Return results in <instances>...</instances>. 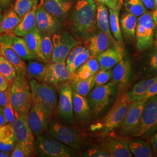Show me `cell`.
<instances>
[{
	"mask_svg": "<svg viewBox=\"0 0 157 157\" xmlns=\"http://www.w3.org/2000/svg\"><path fill=\"white\" fill-rule=\"evenodd\" d=\"M97 4L94 0H76L69 15V32L80 41H85L96 30Z\"/></svg>",
	"mask_w": 157,
	"mask_h": 157,
	"instance_id": "obj_1",
	"label": "cell"
},
{
	"mask_svg": "<svg viewBox=\"0 0 157 157\" xmlns=\"http://www.w3.org/2000/svg\"><path fill=\"white\" fill-rule=\"evenodd\" d=\"M28 80L33 103L39 105L51 121L58 113V93L56 87L45 82H40L34 78Z\"/></svg>",
	"mask_w": 157,
	"mask_h": 157,
	"instance_id": "obj_2",
	"label": "cell"
},
{
	"mask_svg": "<svg viewBox=\"0 0 157 157\" xmlns=\"http://www.w3.org/2000/svg\"><path fill=\"white\" fill-rule=\"evenodd\" d=\"M130 103L126 93L119 95L104 118L100 122L93 124L91 130L104 136L111 133L121 126Z\"/></svg>",
	"mask_w": 157,
	"mask_h": 157,
	"instance_id": "obj_3",
	"label": "cell"
},
{
	"mask_svg": "<svg viewBox=\"0 0 157 157\" xmlns=\"http://www.w3.org/2000/svg\"><path fill=\"white\" fill-rule=\"evenodd\" d=\"M10 100L18 117L28 118L33 101L26 76H17L10 86Z\"/></svg>",
	"mask_w": 157,
	"mask_h": 157,
	"instance_id": "obj_4",
	"label": "cell"
},
{
	"mask_svg": "<svg viewBox=\"0 0 157 157\" xmlns=\"http://www.w3.org/2000/svg\"><path fill=\"white\" fill-rule=\"evenodd\" d=\"M118 94V86L112 81L95 86L86 96L93 115L97 117L101 114Z\"/></svg>",
	"mask_w": 157,
	"mask_h": 157,
	"instance_id": "obj_5",
	"label": "cell"
},
{
	"mask_svg": "<svg viewBox=\"0 0 157 157\" xmlns=\"http://www.w3.org/2000/svg\"><path fill=\"white\" fill-rule=\"evenodd\" d=\"M35 146L41 157H76L75 150L58 140L51 135L44 134L36 136Z\"/></svg>",
	"mask_w": 157,
	"mask_h": 157,
	"instance_id": "obj_6",
	"label": "cell"
},
{
	"mask_svg": "<svg viewBox=\"0 0 157 157\" xmlns=\"http://www.w3.org/2000/svg\"><path fill=\"white\" fill-rule=\"evenodd\" d=\"M155 30L152 12L147 11L137 17L135 32L136 45L139 51L146 50L150 48L154 43Z\"/></svg>",
	"mask_w": 157,
	"mask_h": 157,
	"instance_id": "obj_7",
	"label": "cell"
},
{
	"mask_svg": "<svg viewBox=\"0 0 157 157\" xmlns=\"http://www.w3.org/2000/svg\"><path fill=\"white\" fill-rule=\"evenodd\" d=\"M48 128L52 137L74 150H80L84 147V136L77 130L57 121L51 122Z\"/></svg>",
	"mask_w": 157,
	"mask_h": 157,
	"instance_id": "obj_8",
	"label": "cell"
},
{
	"mask_svg": "<svg viewBox=\"0 0 157 157\" xmlns=\"http://www.w3.org/2000/svg\"><path fill=\"white\" fill-rule=\"evenodd\" d=\"M53 48L51 62H65L70 51L82 41L74 37L69 31L65 30L52 36Z\"/></svg>",
	"mask_w": 157,
	"mask_h": 157,
	"instance_id": "obj_9",
	"label": "cell"
},
{
	"mask_svg": "<svg viewBox=\"0 0 157 157\" xmlns=\"http://www.w3.org/2000/svg\"><path fill=\"white\" fill-rule=\"evenodd\" d=\"M157 132V94L148 99L143 108L140 124L135 137L145 139Z\"/></svg>",
	"mask_w": 157,
	"mask_h": 157,
	"instance_id": "obj_10",
	"label": "cell"
},
{
	"mask_svg": "<svg viewBox=\"0 0 157 157\" xmlns=\"http://www.w3.org/2000/svg\"><path fill=\"white\" fill-rule=\"evenodd\" d=\"M147 100H139L130 103L121 125L120 135L124 137L136 136L139 129L142 112Z\"/></svg>",
	"mask_w": 157,
	"mask_h": 157,
	"instance_id": "obj_11",
	"label": "cell"
},
{
	"mask_svg": "<svg viewBox=\"0 0 157 157\" xmlns=\"http://www.w3.org/2000/svg\"><path fill=\"white\" fill-rule=\"evenodd\" d=\"M58 114L62 121L68 124L75 122L73 110V91L69 82L61 84L58 87Z\"/></svg>",
	"mask_w": 157,
	"mask_h": 157,
	"instance_id": "obj_12",
	"label": "cell"
},
{
	"mask_svg": "<svg viewBox=\"0 0 157 157\" xmlns=\"http://www.w3.org/2000/svg\"><path fill=\"white\" fill-rule=\"evenodd\" d=\"M15 143L36 153L33 132L29 126L28 118L19 117L12 124Z\"/></svg>",
	"mask_w": 157,
	"mask_h": 157,
	"instance_id": "obj_13",
	"label": "cell"
},
{
	"mask_svg": "<svg viewBox=\"0 0 157 157\" xmlns=\"http://www.w3.org/2000/svg\"><path fill=\"white\" fill-rule=\"evenodd\" d=\"M36 27L41 33L51 36L61 33L63 30V23L47 11L43 6L41 1L37 8Z\"/></svg>",
	"mask_w": 157,
	"mask_h": 157,
	"instance_id": "obj_14",
	"label": "cell"
},
{
	"mask_svg": "<svg viewBox=\"0 0 157 157\" xmlns=\"http://www.w3.org/2000/svg\"><path fill=\"white\" fill-rule=\"evenodd\" d=\"M46 67L44 82L53 85L57 90L61 84L69 82L72 79L65 62H48L46 63Z\"/></svg>",
	"mask_w": 157,
	"mask_h": 157,
	"instance_id": "obj_15",
	"label": "cell"
},
{
	"mask_svg": "<svg viewBox=\"0 0 157 157\" xmlns=\"http://www.w3.org/2000/svg\"><path fill=\"white\" fill-rule=\"evenodd\" d=\"M73 110L75 121L78 125L85 126L91 122L94 115L86 97L73 92Z\"/></svg>",
	"mask_w": 157,
	"mask_h": 157,
	"instance_id": "obj_16",
	"label": "cell"
},
{
	"mask_svg": "<svg viewBox=\"0 0 157 157\" xmlns=\"http://www.w3.org/2000/svg\"><path fill=\"white\" fill-rule=\"evenodd\" d=\"M84 41L91 56L95 58L113 44L118 43L116 40L111 39L108 34L98 29Z\"/></svg>",
	"mask_w": 157,
	"mask_h": 157,
	"instance_id": "obj_17",
	"label": "cell"
},
{
	"mask_svg": "<svg viewBox=\"0 0 157 157\" xmlns=\"http://www.w3.org/2000/svg\"><path fill=\"white\" fill-rule=\"evenodd\" d=\"M28 121L34 135L37 136L43 134L48 129L51 120L39 105L32 103L29 112Z\"/></svg>",
	"mask_w": 157,
	"mask_h": 157,
	"instance_id": "obj_18",
	"label": "cell"
},
{
	"mask_svg": "<svg viewBox=\"0 0 157 157\" xmlns=\"http://www.w3.org/2000/svg\"><path fill=\"white\" fill-rule=\"evenodd\" d=\"M47 11L57 18L60 22L67 21L75 0H41Z\"/></svg>",
	"mask_w": 157,
	"mask_h": 157,
	"instance_id": "obj_19",
	"label": "cell"
},
{
	"mask_svg": "<svg viewBox=\"0 0 157 157\" xmlns=\"http://www.w3.org/2000/svg\"><path fill=\"white\" fill-rule=\"evenodd\" d=\"M124 58V48L118 43L113 44L96 57L101 71L112 69Z\"/></svg>",
	"mask_w": 157,
	"mask_h": 157,
	"instance_id": "obj_20",
	"label": "cell"
},
{
	"mask_svg": "<svg viewBox=\"0 0 157 157\" xmlns=\"http://www.w3.org/2000/svg\"><path fill=\"white\" fill-rule=\"evenodd\" d=\"M132 75V63L128 59L123 58L112 69V80L117 85L118 94L128 84Z\"/></svg>",
	"mask_w": 157,
	"mask_h": 157,
	"instance_id": "obj_21",
	"label": "cell"
},
{
	"mask_svg": "<svg viewBox=\"0 0 157 157\" xmlns=\"http://www.w3.org/2000/svg\"><path fill=\"white\" fill-rule=\"evenodd\" d=\"M101 148L111 157H132L126 141L119 138H107L101 142Z\"/></svg>",
	"mask_w": 157,
	"mask_h": 157,
	"instance_id": "obj_22",
	"label": "cell"
},
{
	"mask_svg": "<svg viewBox=\"0 0 157 157\" xmlns=\"http://www.w3.org/2000/svg\"><path fill=\"white\" fill-rule=\"evenodd\" d=\"M1 36L6 43L10 46L24 61L36 60L35 56L29 48L24 38L16 36L14 34H2Z\"/></svg>",
	"mask_w": 157,
	"mask_h": 157,
	"instance_id": "obj_23",
	"label": "cell"
},
{
	"mask_svg": "<svg viewBox=\"0 0 157 157\" xmlns=\"http://www.w3.org/2000/svg\"><path fill=\"white\" fill-rule=\"evenodd\" d=\"M0 56L4 57L17 71V76H26V65L21 58L8 45L0 35ZM27 77V76H26Z\"/></svg>",
	"mask_w": 157,
	"mask_h": 157,
	"instance_id": "obj_24",
	"label": "cell"
},
{
	"mask_svg": "<svg viewBox=\"0 0 157 157\" xmlns=\"http://www.w3.org/2000/svg\"><path fill=\"white\" fill-rule=\"evenodd\" d=\"M37 0L33 8L22 19L21 21L14 29L13 33L19 37H24L26 34L36 28V11L38 6Z\"/></svg>",
	"mask_w": 157,
	"mask_h": 157,
	"instance_id": "obj_25",
	"label": "cell"
},
{
	"mask_svg": "<svg viewBox=\"0 0 157 157\" xmlns=\"http://www.w3.org/2000/svg\"><path fill=\"white\" fill-rule=\"evenodd\" d=\"M42 33L37 28L34 29L33 30L26 34L23 38L28 46L29 48L32 51L35 56L36 60L39 62L47 63L49 61L47 60L41 51V40Z\"/></svg>",
	"mask_w": 157,
	"mask_h": 157,
	"instance_id": "obj_26",
	"label": "cell"
},
{
	"mask_svg": "<svg viewBox=\"0 0 157 157\" xmlns=\"http://www.w3.org/2000/svg\"><path fill=\"white\" fill-rule=\"evenodd\" d=\"M124 1H121L115 9H109V28L112 36L119 45L124 48L122 33L121 28L119 15L124 4Z\"/></svg>",
	"mask_w": 157,
	"mask_h": 157,
	"instance_id": "obj_27",
	"label": "cell"
},
{
	"mask_svg": "<svg viewBox=\"0 0 157 157\" xmlns=\"http://www.w3.org/2000/svg\"><path fill=\"white\" fill-rule=\"evenodd\" d=\"M15 144V138L11 124L0 126V150L11 155Z\"/></svg>",
	"mask_w": 157,
	"mask_h": 157,
	"instance_id": "obj_28",
	"label": "cell"
},
{
	"mask_svg": "<svg viewBox=\"0 0 157 157\" xmlns=\"http://www.w3.org/2000/svg\"><path fill=\"white\" fill-rule=\"evenodd\" d=\"M100 70V65L95 57L91 56L73 73L72 79L74 80L89 78L94 75Z\"/></svg>",
	"mask_w": 157,
	"mask_h": 157,
	"instance_id": "obj_29",
	"label": "cell"
},
{
	"mask_svg": "<svg viewBox=\"0 0 157 157\" xmlns=\"http://www.w3.org/2000/svg\"><path fill=\"white\" fill-rule=\"evenodd\" d=\"M126 141L129 150L136 157H152L151 147L146 141L139 139H128Z\"/></svg>",
	"mask_w": 157,
	"mask_h": 157,
	"instance_id": "obj_30",
	"label": "cell"
},
{
	"mask_svg": "<svg viewBox=\"0 0 157 157\" xmlns=\"http://www.w3.org/2000/svg\"><path fill=\"white\" fill-rule=\"evenodd\" d=\"M97 13L96 23L97 29L109 36L111 39L115 40L112 36L109 28V11L107 6L100 2H96Z\"/></svg>",
	"mask_w": 157,
	"mask_h": 157,
	"instance_id": "obj_31",
	"label": "cell"
},
{
	"mask_svg": "<svg viewBox=\"0 0 157 157\" xmlns=\"http://www.w3.org/2000/svg\"><path fill=\"white\" fill-rule=\"evenodd\" d=\"M22 19L13 9L8 10L2 16L0 23V35L13 34V31Z\"/></svg>",
	"mask_w": 157,
	"mask_h": 157,
	"instance_id": "obj_32",
	"label": "cell"
},
{
	"mask_svg": "<svg viewBox=\"0 0 157 157\" xmlns=\"http://www.w3.org/2000/svg\"><path fill=\"white\" fill-rule=\"evenodd\" d=\"M46 63L37 60H29L26 64V76L28 79L34 78L40 82H44Z\"/></svg>",
	"mask_w": 157,
	"mask_h": 157,
	"instance_id": "obj_33",
	"label": "cell"
},
{
	"mask_svg": "<svg viewBox=\"0 0 157 157\" xmlns=\"http://www.w3.org/2000/svg\"><path fill=\"white\" fill-rule=\"evenodd\" d=\"M157 79V75L151 78L141 80L135 84L132 88L126 93L129 101L132 102L138 100Z\"/></svg>",
	"mask_w": 157,
	"mask_h": 157,
	"instance_id": "obj_34",
	"label": "cell"
},
{
	"mask_svg": "<svg viewBox=\"0 0 157 157\" xmlns=\"http://www.w3.org/2000/svg\"><path fill=\"white\" fill-rule=\"evenodd\" d=\"M137 17L129 12L122 15L120 21L121 28L124 36L129 39H133L135 37V32Z\"/></svg>",
	"mask_w": 157,
	"mask_h": 157,
	"instance_id": "obj_35",
	"label": "cell"
},
{
	"mask_svg": "<svg viewBox=\"0 0 157 157\" xmlns=\"http://www.w3.org/2000/svg\"><path fill=\"white\" fill-rule=\"evenodd\" d=\"M69 84L73 92L86 97L90 91L95 87L94 75L82 80H71L69 81Z\"/></svg>",
	"mask_w": 157,
	"mask_h": 157,
	"instance_id": "obj_36",
	"label": "cell"
},
{
	"mask_svg": "<svg viewBox=\"0 0 157 157\" xmlns=\"http://www.w3.org/2000/svg\"><path fill=\"white\" fill-rule=\"evenodd\" d=\"M91 57L90 51L86 47L84 50L79 52L74 56L72 62L67 65V68L69 73L72 76L73 73L75 72L76 69L83 65L84 62L87 61Z\"/></svg>",
	"mask_w": 157,
	"mask_h": 157,
	"instance_id": "obj_37",
	"label": "cell"
},
{
	"mask_svg": "<svg viewBox=\"0 0 157 157\" xmlns=\"http://www.w3.org/2000/svg\"><path fill=\"white\" fill-rule=\"evenodd\" d=\"M0 73L8 81L10 84H11L17 76L16 69L1 56H0Z\"/></svg>",
	"mask_w": 157,
	"mask_h": 157,
	"instance_id": "obj_38",
	"label": "cell"
},
{
	"mask_svg": "<svg viewBox=\"0 0 157 157\" xmlns=\"http://www.w3.org/2000/svg\"><path fill=\"white\" fill-rule=\"evenodd\" d=\"M124 1L126 11L137 17L147 11L140 0H124Z\"/></svg>",
	"mask_w": 157,
	"mask_h": 157,
	"instance_id": "obj_39",
	"label": "cell"
},
{
	"mask_svg": "<svg viewBox=\"0 0 157 157\" xmlns=\"http://www.w3.org/2000/svg\"><path fill=\"white\" fill-rule=\"evenodd\" d=\"M37 0H16L13 10L21 19L30 11Z\"/></svg>",
	"mask_w": 157,
	"mask_h": 157,
	"instance_id": "obj_40",
	"label": "cell"
},
{
	"mask_svg": "<svg viewBox=\"0 0 157 157\" xmlns=\"http://www.w3.org/2000/svg\"><path fill=\"white\" fill-rule=\"evenodd\" d=\"M40 48L43 56L45 57L47 61L51 62L52 51L53 48L51 35L42 33Z\"/></svg>",
	"mask_w": 157,
	"mask_h": 157,
	"instance_id": "obj_41",
	"label": "cell"
},
{
	"mask_svg": "<svg viewBox=\"0 0 157 157\" xmlns=\"http://www.w3.org/2000/svg\"><path fill=\"white\" fill-rule=\"evenodd\" d=\"M112 70H99L94 75L95 86H98L107 83L112 78Z\"/></svg>",
	"mask_w": 157,
	"mask_h": 157,
	"instance_id": "obj_42",
	"label": "cell"
},
{
	"mask_svg": "<svg viewBox=\"0 0 157 157\" xmlns=\"http://www.w3.org/2000/svg\"><path fill=\"white\" fill-rule=\"evenodd\" d=\"M3 109V113L5 118L6 124H12L16 120L18 115L14 110L13 108L12 107L11 103L10 100V94H9V98L7 102V104L4 107H2Z\"/></svg>",
	"mask_w": 157,
	"mask_h": 157,
	"instance_id": "obj_43",
	"label": "cell"
},
{
	"mask_svg": "<svg viewBox=\"0 0 157 157\" xmlns=\"http://www.w3.org/2000/svg\"><path fill=\"white\" fill-rule=\"evenodd\" d=\"M36 153L15 143L14 148L11 154V157H33Z\"/></svg>",
	"mask_w": 157,
	"mask_h": 157,
	"instance_id": "obj_44",
	"label": "cell"
},
{
	"mask_svg": "<svg viewBox=\"0 0 157 157\" xmlns=\"http://www.w3.org/2000/svg\"><path fill=\"white\" fill-rule=\"evenodd\" d=\"M84 157H109L107 152L101 148H91L83 154Z\"/></svg>",
	"mask_w": 157,
	"mask_h": 157,
	"instance_id": "obj_45",
	"label": "cell"
},
{
	"mask_svg": "<svg viewBox=\"0 0 157 157\" xmlns=\"http://www.w3.org/2000/svg\"><path fill=\"white\" fill-rule=\"evenodd\" d=\"M149 69L152 74L157 75V48H155L150 56L148 61Z\"/></svg>",
	"mask_w": 157,
	"mask_h": 157,
	"instance_id": "obj_46",
	"label": "cell"
},
{
	"mask_svg": "<svg viewBox=\"0 0 157 157\" xmlns=\"http://www.w3.org/2000/svg\"><path fill=\"white\" fill-rule=\"evenodd\" d=\"M157 94V79L152 84L146 93L141 97L139 100H148Z\"/></svg>",
	"mask_w": 157,
	"mask_h": 157,
	"instance_id": "obj_47",
	"label": "cell"
},
{
	"mask_svg": "<svg viewBox=\"0 0 157 157\" xmlns=\"http://www.w3.org/2000/svg\"><path fill=\"white\" fill-rule=\"evenodd\" d=\"M95 2H100L106 6L109 9H115L119 3L123 0H94Z\"/></svg>",
	"mask_w": 157,
	"mask_h": 157,
	"instance_id": "obj_48",
	"label": "cell"
},
{
	"mask_svg": "<svg viewBox=\"0 0 157 157\" xmlns=\"http://www.w3.org/2000/svg\"><path fill=\"white\" fill-rule=\"evenodd\" d=\"M9 88L5 91H2L0 90V106L2 107H4L7 104V102L9 98V94H10Z\"/></svg>",
	"mask_w": 157,
	"mask_h": 157,
	"instance_id": "obj_49",
	"label": "cell"
},
{
	"mask_svg": "<svg viewBox=\"0 0 157 157\" xmlns=\"http://www.w3.org/2000/svg\"><path fill=\"white\" fill-rule=\"evenodd\" d=\"M10 85L8 81L0 73V90L5 91L9 88Z\"/></svg>",
	"mask_w": 157,
	"mask_h": 157,
	"instance_id": "obj_50",
	"label": "cell"
},
{
	"mask_svg": "<svg viewBox=\"0 0 157 157\" xmlns=\"http://www.w3.org/2000/svg\"><path fill=\"white\" fill-rule=\"evenodd\" d=\"M143 5L148 11L152 12L154 8V0H140Z\"/></svg>",
	"mask_w": 157,
	"mask_h": 157,
	"instance_id": "obj_51",
	"label": "cell"
},
{
	"mask_svg": "<svg viewBox=\"0 0 157 157\" xmlns=\"http://www.w3.org/2000/svg\"><path fill=\"white\" fill-rule=\"evenodd\" d=\"M150 143L151 144L152 148L154 151L155 152L156 155L157 154V132L154 134L152 135L150 138Z\"/></svg>",
	"mask_w": 157,
	"mask_h": 157,
	"instance_id": "obj_52",
	"label": "cell"
},
{
	"mask_svg": "<svg viewBox=\"0 0 157 157\" xmlns=\"http://www.w3.org/2000/svg\"><path fill=\"white\" fill-rule=\"evenodd\" d=\"M11 0H0V11H2L8 8L10 5Z\"/></svg>",
	"mask_w": 157,
	"mask_h": 157,
	"instance_id": "obj_53",
	"label": "cell"
},
{
	"mask_svg": "<svg viewBox=\"0 0 157 157\" xmlns=\"http://www.w3.org/2000/svg\"><path fill=\"white\" fill-rule=\"evenodd\" d=\"M152 14L156 27L157 26V0H154V8L152 11Z\"/></svg>",
	"mask_w": 157,
	"mask_h": 157,
	"instance_id": "obj_54",
	"label": "cell"
},
{
	"mask_svg": "<svg viewBox=\"0 0 157 157\" xmlns=\"http://www.w3.org/2000/svg\"><path fill=\"white\" fill-rule=\"evenodd\" d=\"M4 124H6V121L3 113V109L2 107L0 106V126L3 125Z\"/></svg>",
	"mask_w": 157,
	"mask_h": 157,
	"instance_id": "obj_55",
	"label": "cell"
},
{
	"mask_svg": "<svg viewBox=\"0 0 157 157\" xmlns=\"http://www.w3.org/2000/svg\"><path fill=\"white\" fill-rule=\"evenodd\" d=\"M10 157V155L0 150V157Z\"/></svg>",
	"mask_w": 157,
	"mask_h": 157,
	"instance_id": "obj_56",
	"label": "cell"
},
{
	"mask_svg": "<svg viewBox=\"0 0 157 157\" xmlns=\"http://www.w3.org/2000/svg\"><path fill=\"white\" fill-rule=\"evenodd\" d=\"M155 28H157V29H156V30H155L154 36H155V40H157V26L155 27Z\"/></svg>",
	"mask_w": 157,
	"mask_h": 157,
	"instance_id": "obj_57",
	"label": "cell"
},
{
	"mask_svg": "<svg viewBox=\"0 0 157 157\" xmlns=\"http://www.w3.org/2000/svg\"><path fill=\"white\" fill-rule=\"evenodd\" d=\"M2 12L0 11V23L1 22V20H2Z\"/></svg>",
	"mask_w": 157,
	"mask_h": 157,
	"instance_id": "obj_58",
	"label": "cell"
},
{
	"mask_svg": "<svg viewBox=\"0 0 157 157\" xmlns=\"http://www.w3.org/2000/svg\"><path fill=\"white\" fill-rule=\"evenodd\" d=\"M154 45L155 46V48H157V40H155L154 41Z\"/></svg>",
	"mask_w": 157,
	"mask_h": 157,
	"instance_id": "obj_59",
	"label": "cell"
},
{
	"mask_svg": "<svg viewBox=\"0 0 157 157\" xmlns=\"http://www.w3.org/2000/svg\"></svg>",
	"mask_w": 157,
	"mask_h": 157,
	"instance_id": "obj_60",
	"label": "cell"
}]
</instances>
